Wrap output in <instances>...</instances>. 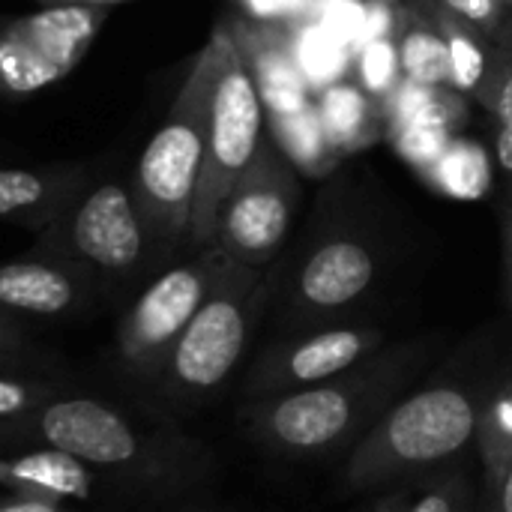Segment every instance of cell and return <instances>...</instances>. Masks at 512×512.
Wrapping results in <instances>:
<instances>
[{
	"mask_svg": "<svg viewBox=\"0 0 512 512\" xmlns=\"http://www.w3.org/2000/svg\"><path fill=\"white\" fill-rule=\"evenodd\" d=\"M435 339L381 348L360 366L303 390L246 399L240 423L270 456L318 462L348 456L360 438L429 372Z\"/></svg>",
	"mask_w": 512,
	"mask_h": 512,
	"instance_id": "1",
	"label": "cell"
},
{
	"mask_svg": "<svg viewBox=\"0 0 512 512\" xmlns=\"http://www.w3.org/2000/svg\"><path fill=\"white\" fill-rule=\"evenodd\" d=\"M69 453L144 498L180 495L213 474L210 450L174 420H135L105 399L60 390L30 417L0 429V450Z\"/></svg>",
	"mask_w": 512,
	"mask_h": 512,
	"instance_id": "2",
	"label": "cell"
},
{
	"mask_svg": "<svg viewBox=\"0 0 512 512\" xmlns=\"http://www.w3.org/2000/svg\"><path fill=\"white\" fill-rule=\"evenodd\" d=\"M501 375L492 342L468 345L411 387L345 456L342 489L381 492L474 447L483 402Z\"/></svg>",
	"mask_w": 512,
	"mask_h": 512,
	"instance_id": "3",
	"label": "cell"
},
{
	"mask_svg": "<svg viewBox=\"0 0 512 512\" xmlns=\"http://www.w3.org/2000/svg\"><path fill=\"white\" fill-rule=\"evenodd\" d=\"M270 288L267 267L231 261V267L219 276L144 390L165 420L192 414L219 399L243 363L249 339L267 309Z\"/></svg>",
	"mask_w": 512,
	"mask_h": 512,
	"instance_id": "4",
	"label": "cell"
},
{
	"mask_svg": "<svg viewBox=\"0 0 512 512\" xmlns=\"http://www.w3.org/2000/svg\"><path fill=\"white\" fill-rule=\"evenodd\" d=\"M213 78L216 45L213 39H207L186 81L180 84L168 114L150 135L129 180L132 198L141 210V219L153 243L156 264H162L189 237L192 204L204 165Z\"/></svg>",
	"mask_w": 512,
	"mask_h": 512,
	"instance_id": "5",
	"label": "cell"
},
{
	"mask_svg": "<svg viewBox=\"0 0 512 512\" xmlns=\"http://www.w3.org/2000/svg\"><path fill=\"white\" fill-rule=\"evenodd\" d=\"M78 264L99 291H123L156 267L153 243L126 180H93L54 222L36 231V246Z\"/></svg>",
	"mask_w": 512,
	"mask_h": 512,
	"instance_id": "6",
	"label": "cell"
},
{
	"mask_svg": "<svg viewBox=\"0 0 512 512\" xmlns=\"http://www.w3.org/2000/svg\"><path fill=\"white\" fill-rule=\"evenodd\" d=\"M210 39L216 45V78L210 93V114H207L204 165H201V180H198L189 237H186L192 249H204L213 243L222 201L255 159L267 123L258 87L225 21L213 27Z\"/></svg>",
	"mask_w": 512,
	"mask_h": 512,
	"instance_id": "7",
	"label": "cell"
},
{
	"mask_svg": "<svg viewBox=\"0 0 512 512\" xmlns=\"http://www.w3.org/2000/svg\"><path fill=\"white\" fill-rule=\"evenodd\" d=\"M231 258L219 246L195 249L192 258L162 270L126 309L114 336V357L123 378L141 393L162 369L168 351L195 318Z\"/></svg>",
	"mask_w": 512,
	"mask_h": 512,
	"instance_id": "8",
	"label": "cell"
},
{
	"mask_svg": "<svg viewBox=\"0 0 512 512\" xmlns=\"http://www.w3.org/2000/svg\"><path fill=\"white\" fill-rule=\"evenodd\" d=\"M300 174L264 132L249 168L222 201L213 246L246 267H267L282 249L300 207Z\"/></svg>",
	"mask_w": 512,
	"mask_h": 512,
	"instance_id": "9",
	"label": "cell"
},
{
	"mask_svg": "<svg viewBox=\"0 0 512 512\" xmlns=\"http://www.w3.org/2000/svg\"><path fill=\"white\" fill-rule=\"evenodd\" d=\"M108 6L66 3L0 24V96H33L66 78L93 48Z\"/></svg>",
	"mask_w": 512,
	"mask_h": 512,
	"instance_id": "10",
	"label": "cell"
},
{
	"mask_svg": "<svg viewBox=\"0 0 512 512\" xmlns=\"http://www.w3.org/2000/svg\"><path fill=\"white\" fill-rule=\"evenodd\" d=\"M387 348L384 327L375 324H327L297 330L273 342L243 381L246 399L276 396L324 384Z\"/></svg>",
	"mask_w": 512,
	"mask_h": 512,
	"instance_id": "11",
	"label": "cell"
},
{
	"mask_svg": "<svg viewBox=\"0 0 512 512\" xmlns=\"http://www.w3.org/2000/svg\"><path fill=\"white\" fill-rule=\"evenodd\" d=\"M378 270V252L357 237H330L318 243L285 291V327L297 333L336 324L375 288Z\"/></svg>",
	"mask_w": 512,
	"mask_h": 512,
	"instance_id": "12",
	"label": "cell"
},
{
	"mask_svg": "<svg viewBox=\"0 0 512 512\" xmlns=\"http://www.w3.org/2000/svg\"><path fill=\"white\" fill-rule=\"evenodd\" d=\"M0 486L12 495H27L66 507L96 512L126 510L144 501L129 483L51 447H21L0 453Z\"/></svg>",
	"mask_w": 512,
	"mask_h": 512,
	"instance_id": "13",
	"label": "cell"
},
{
	"mask_svg": "<svg viewBox=\"0 0 512 512\" xmlns=\"http://www.w3.org/2000/svg\"><path fill=\"white\" fill-rule=\"evenodd\" d=\"M96 282L72 261L42 249L0 264V315L12 321H66L87 312Z\"/></svg>",
	"mask_w": 512,
	"mask_h": 512,
	"instance_id": "14",
	"label": "cell"
},
{
	"mask_svg": "<svg viewBox=\"0 0 512 512\" xmlns=\"http://www.w3.org/2000/svg\"><path fill=\"white\" fill-rule=\"evenodd\" d=\"M387 135L393 147L420 171L426 174L438 156L453 141L456 126L468 117L465 93L453 87H426L408 78L381 102Z\"/></svg>",
	"mask_w": 512,
	"mask_h": 512,
	"instance_id": "15",
	"label": "cell"
},
{
	"mask_svg": "<svg viewBox=\"0 0 512 512\" xmlns=\"http://www.w3.org/2000/svg\"><path fill=\"white\" fill-rule=\"evenodd\" d=\"M225 27L258 87L264 114H288L315 102V93L297 63L291 30L285 24L228 18Z\"/></svg>",
	"mask_w": 512,
	"mask_h": 512,
	"instance_id": "16",
	"label": "cell"
},
{
	"mask_svg": "<svg viewBox=\"0 0 512 512\" xmlns=\"http://www.w3.org/2000/svg\"><path fill=\"white\" fill-rule=\"evenodd\" d=\"M96 180L84 162L66 165H0V222L42 231L57 213Z\"/></svg>",
	"mask_w": 512,
	"mask_h": 512,
	"instance_id": "17",
	"label": "cell"
},
{
	"mask_svg": "<svg viewBox=\"0 0 512 512\" xmlns=\"http://www.w3.org/2000/svg\"><path fill=\"white\" fill-rule=\"evenodd\" d=\"M315 108H318L324 135L339 156H348L354 150L375 144L381 138V132L387 129L381 102H375L351 78H342V81L324 87L315 96Z\"/></svg>",
	"mask_w": 512,
	"mask_h": 512,
	"instance_id": "18",
	"label": "cell"
},
{
	"mask_svg": "<svg viewBox=\"0 0 512 512\" xmlns=\"http://www.w3.org/2000/svg\"><path fill=\"white\" fill-rule=\"evenodd\" d=\"M372 512H477V489L465 459L447 462L396 486H387Z\"/></svg>",
	"mask_w": 512,
	"mask_h": 512,
	"instance_id": "19",
	"label": "cell"
},
{
	"mask_svg": "<svg viewBox=\"0 0 512 512\" xmlns=\"http://www.w3.org/2000/svg\"><path fill=\"white\" fill-rule=\"evenodd\" d=\"M393 42L399 51L402 78L426 87H450V54L441 24L432 9H402Z\"/></svg>",
	"mask_w": 512,
	"mask_h": 512,
	"instance_id": "20",
	"label": "cell"
},
{
	"mask_svg": "<svg viewBox=\"0 0 512 512\" xmlns=\"http://www.w3.org/2000/svg\"><path fill=\"white\" fill-rule=\"evenodd\" d=\"M474 447L483 462V495H489L512 468V375L501 372L483 402Z\"/></svg>",
	"mask_w": 512,
	"mask_h": 512,
	"instance_id": "21",
	"label": "cell"
},
{
	"mask_svg": "<svg viewBox=\"0 0 512 512\" xmlns=\"http://www.w3.org/2000/svg\"><path fill=\"white\" fill-rule=\"evenodd\" d=\"M267 132L276 141V147L288 156V162L303 174H327L342 159L324 135L315 102H309L300 111L267 114Z\"/></svg>",
	"mask_w": 512,
	"mask_h": 512,
	"instance_id": "22",
	"label": "cell"
},
{
	"mask_svg": "<svg viewBox=\"0 0 512 512\" xmlns=\"http://www.w3.org/2000/svg\"><path fill=\"white\" fill-rule=\"evenodd\" d=\"M288 30H291L297 63H300L315 96L324 87H330L348 75L351 48L327 24H321L318 18H303V21L288 24Z\"/></svg>",
	"mask_w": 512,
	"mask_h": 512,
	"instance_id": "23",
	"label": "cell"
},
{
	"mask_svg": "<svg viewBox=\"0 0 512 512\" xmlns=\"http://www.w3.org/2000/svg\"><path fill=\"white\" fill-rule=\"evenodd\" d=\"M423 177L444 195L480 198L492 186V162H489V153L477 141L453 138Z\"/></svg>",
	"mask_w": 512,
	"mask_h": 512,
	"instance_id": "24",
	"label": "cell"
},
{
	"mask_svg": "<svg viewBox=\"0 0 512 512\" xmlns=\"http://www.w3.org/2000/svg\"><path fill=\"white\" fill-rule=\"evenodd\" d=\"M435 18L441 24V33L447 39V54H450V87L459 93H480L489 72H492V57L486 51L483 33L474 30L471 24L459 21L450 15L444 6H435Z\"/></svg>",
	"mask_w": 512,
	"mask_h": 512,
	"instance_id": "25",
	"label": "cell"
},
{
	"mask_svg": "<svg viewBox=\"0 0 512 512\" xmlns=\"http://www.w3.org/2000/svg\"><path fill=\"white\" fill-rule=\"evenodd\" d=\"M63 387L45 375L27 372L24 366L0 363V429L30 417Z\"/></svg>",
	"mask_w": 512,
	"mask_h": 512,
	"instance_id": "26",
	"label": "cell"
},
{
	"mask_svg": "<svg viewBox=\"0 0 512 512\" xmlns=\"http://www.w3.org/2000/svg\"><path fill=\"white\" fill-rule=\"evenodd\" d=\"M354 63H357V84L375 102H384L402 81V66H399V51H396L393 36H381V39L366 42L357 51Z\"/></svg>",
	"mask_w": 512,
	"mask_h": 512,
	"instance_id": "27",
	"label": "cell"
},
{
	"mask_svg": "<svg viewBox=\"0 0 512 512\" xmlns=\"http://www.w3.org/2000/svg\"><path fill=\"white\" fill-rule=\"evenodd\" d=\"M477 99L492 111L498 123H512V54H504L498 63H492V72Z\"/></svg>",
	"mask_w": 512,
	"mask_h": 512,
	"instance_id": "28",
	"label": "cell"
},
{
	"mask_svg": "<svg viewBox=\"0 0 512 512\" xmlns=\"http://www.w3.org/2000/svg\"><path fill=\"white\" fill-rule=\"evenodd\" d=\"M438 6H444L450 15H456L459 21L471 24L480 33L498 36L504 30V6H501V0H441Z\"/></svg>",
	"mask_w": 512,
	"mask_h": 512,
	"instance_id": "29",
	"label": "cell"
},
{
	"mask_svg": "<svg viewBox=\"0 0 512 512\" xmlns=\"http://www.w3.org/2000/svg\"><path fill=\"white\" fill-rule=\"evenodd\" d=\"M246 15L255 21H270V24H294L309 18V9L318 6V0H240Z\"/></svg>",
	"mask_w": 512,
	"mask_h": 512,
	"instance_id": "30",
	"label": "cell"
},
{
	"mask_svg": "<svg viewBox=\"0 0 512 512\" xmlns=\"http://www.w3.org/2000/svg\"><path fill=\"white\" fill-rule=\"evenodd\" d=\"M33 357V339L21 327V321H12L0 315V363L24 366Z\"/></svg>",
	"mask_w": 512,
	"mask_h": 512,
	"instance_id": "31",
	"label": "cell"
},
{
	"mask_svg": "<svg viewBox=\"0 0 512 512\" xmlns=\"http://www.w3.org/2000/svg\"><path fill=\"white\" fill-rule=\"evenodd\" d=\"M0 512H78L75 507L66 504H51V501H39V498H27V495H6L0 498Z\"/></svg>",
	"mask_w": 512,
	"mask_h": 512,
	"instance_id": "32",
	"label": "cell"
},
{
	"mask_svg": "<svg viewBox=\"0 0 512 512\" xmlns=\"http://www.w3.org/2000/svg\"><path fill=\"white\" fill-rule=\"evenodd\" d=\"M495 162H498V171L507 180L512 210V123H501V129H498V138H495Z\"/></svg>",
	"mask_w": 512,
	"mask_h": 512,
	"instance_id": "33",
	"label": "cell"
},
{
	"mask_svg": "<svg viewBox=\"0 0 512 512\" xmlns=\"http://www.w3.org/2000/svg\"><path fill=\"white\" fill-rule=\"evenodd\" d=\"M477 512H512V468L489 495L477 501Z\"/></svg>",
	"mask_w": 512,
	"mask_h": 512,
	"instance_id": "34",
	"label": "cell"
},
{
	"mask_svg": "<svg viewBox=\"0 0 512 512\" xmlns=\"http://www.w3.org/2000/svg\"><path fill=\"white\" fill-rule=\"evenodd\" d=\"M504 276H507V300L512 315V210L504 213Z\"/></svg>",
	"mask_w": 512,
	"mask_h": 512,
	"instance_id": "35",
	"label": "cell"
},
{
	"mask_svg": "<svg viewBox=\"0 0 512 512\" xmlns=\"http://www.w3.org/2000/svg\"><path fill=\"white\" fill-rule=\"evenodd\" d=\"M90 6H114V3H126V0H84Z\"/></svg>",
	"mask_w": 512,
	"mask_h": 512,
	"instance_id": "36",
	"label": "cell"
},
{
	"mask_svg": "<svg viewBox=\"0 0 512 512\" xmlns=\"http://www.w3.org/2000/svg\"><path fill=\"white\" fill-rule=\"evenodd\" d=\"M45 6H66V3H84V0H42Z\"/></svg>",
	"mask_w": 512,
	"mask_h": 512,
	"instance_id": "37",
	"label": "cell"
},
{
	"mask_svg": "<svg viewBox=\"0 0 512 512\" xmlns=\"http://www.w3.org/2000/svg\"><path fill=\"white\" fill-rule=\"evenodd\" d=\"M501 6H504V12H512V0H501Z\"/></svg>",
	"mask_w": 512,
	"mask_h": 512,
	"instance_id": "38",
	"label": "cell"
},
{
	"mask_svg": "<svg viewBox=\"0 0 512 512\" xmlns=\"http://www.w3.org/2000/svg\"><path fill=\"white\" fill-rule=\"evenodd\" d=\"M0 153H3V150H0Z\"/></svg>",
	"mask_w": 512,
	"mask_h": 512,
	"instance_id": "39",
	"label": "cell"
}]
</instances>
